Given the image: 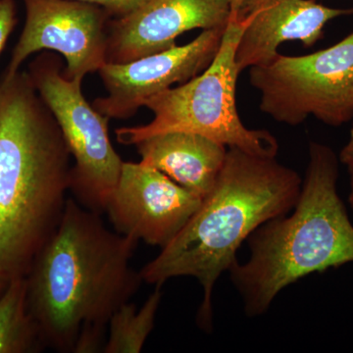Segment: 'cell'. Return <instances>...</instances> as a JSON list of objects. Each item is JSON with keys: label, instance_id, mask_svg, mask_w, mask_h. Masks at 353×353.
I'll return each mask as SVG.
<instances>
[{"label": "cell", "instance_id": "1", "mask_svg": "<svg viewBox=\"0 0 353 353\" xmlns=\"http://www.w3.org/2000/svg\"><path fill=\"white\" fill-rule=\"evenodd\" d=\"M137 245L111 232L99 213L67 199L26 275L28 308L44 347L102 352L111 316L143 282L130 263Z\"/></svg>", "mask_w": 353, "mask_h": 353}, {"label": "cell", "instance_id": "2", "mask_svg": "<svg viewBox=\"0 0 353 353\" xmlns=\"http://www.w3.org/2000/svg\"><path fill=\"white\" fill-rule=\"evenodd\" d=\"M70 152L28 72L0 79V270L27 275L57 229L70 190Z\"/></svg>", "mask_w": 353, "mask_h": 353}, {"label": "cell", "instance_id": "3", "mask_svg": "<svg viewBox=\"0 0 353 353\" xmlns=\"http://www.w3.org/2000/svg\"><path fill=\"white\" fill-rule=\"evenodd\" d=\"M303 179L275 157L229 148L214 187L175 238L139 271L143 282L163 285L172 278H196L203 290L196 322L213 327L216 282L236 260L241 243L255 230L290 213Z\"/></svg>", "mask_w": 353, "mask_h": 353}, {"label": "cell", "instance_id": "4", "mask_svg": "<svg viewBox=\"0 0 353 353\" xmlns=\"http://www.w3.org/2000/svg\"><path fill=\"white\" fill-rule=\"evenodd\" d=\"M339 158L328 145H309L301 194L290 213L248 239L250 259L230 275L250 318L265 314L281 290L313 273L353 262V225L338 192Z\"/></svg>", "mask_w": 353, "mask_h": 353}, {"label": "cell", "instance_id": "5", "mask_svg": "<svg viewBox=\"0 0 353 353\" xmlns=\"http://www.w3.org/2000/svg\"><path fill=\"white\" fill-rule=\"evenodd\" d=\"M245 25V20L230 18L212 63L187 83L148 99L143 106L152 111V122L116 130L118 141L134 145L164 132H185L252 154L277 157L275 137L265 130L248 129L236 108V83L241 72L236 50Z\"/></svg>", "mask_w": 353, "mask_h": 353}, {"label": "cell", "instance_id": "6", "mask_svg": "<svg viewBox=\"0 0 353 353\" xmlns=\"http://www.w3.org/2000/svg\"><path fill=\"white\" fill-rule=\"evenodd\" d=\"M260 94V110L297 126L313 116L329 126L353 120V32L325 50L303 57L280 54L250 69Z\"/></svg>", "mask_w": 353, "mask_h": 353}, {"label": "cell", "instance_id": "7", "mask_svg": "<svg viewBox=\"0 0 353 353\" xmlns=\"http://www.w3.org/2000/svg\"><path fill=\"white\" fill-rule=\"evenodd\" d=\"M61 58L41 53L29 66L34 87L54 115L75 164L70 172V190L83 208L105 212L122 170L123 161L109 138V118L90 105L82 81L63 75Z\"/></svg>", "mask_w": 353, "mask_h": 353}, {"label": "cell", "instance_id": "8", "mask_svg": "<svg viewBox=\"0 0 353 353\" xmlns=\"http://www.w3.org/2000/svg\"><path fill=\"white\" fill-rule=\"evenodd\" d=\"M24 29L6 72L19 71L30 55L52 50L66 59L63 75L82 81L108 63V26L112 16L102 7L78 0H24Z\"/></svg>", "mask_w": 353, "mask_h": 353}, {"label": "cell", "instance_id": "9", "mask_svg": "<svg viewBox=\"0 0 353 353\" xmlns=\"http://www.w3.org/2000/svg\"><path fill=\"white\" fill-rule=\"evenodd\" d=\"M201 201L154 167L124 162L105 212L117 233L163 248L182 231Z\"/></svg>", "mask_w": 353, "mask_h": 353}, {"label": "cell", "instance_id": "10", "mask_svg": "<svg viewBox=\"0 0 353 353\" xmlns=\"http://www.w3.org/2000/svg\"><path fill=\"white\" fill-rule=\"evenodd\" d=\"M224 30H208L192 43L174 46L125 64L105 63L99 70L108 94L92 106L109 119H128L145 102L175 83H187L212 63Z\"/></svg>", "mask_w": 353, "mask_h": 353}, {"label": "cell", "instance_id": "11", "mask_svg": "<svg viewBox=\"0 0 353 353\" xmlns=\"http://www.w3.org/2000/svg\"><path fill=\"white\" fill-rule=\"evenodd\" d=\"M230 18L227 0H146L132 12L109 21L106 61L129 63L170 50L185 32L224 30Z\"/></svg>", "mask_w": 353, "mask_h": 353}, {"label": "cell", "instance_id": "12", "mask_svg": "<svg viewBox=\"0 0 353 353\" xmlns=\"http://www.w3.org/2000/svg\"><path fill=\"white\" fill-rule=\"evenodd\" d=\"M350 14L353 9L332 8L315 0H266L245 19L236 50L239 71L272 63L287 41L311 48L323 38L327 23Z\"/></svg>", "mask_w": 353, "mask_h": 353}, {"label": "cell", "instance_id": "13", "mask_svg": "<svg viewBox=\"0 0 353 353\" xmlns=\"http://www.w3.org/2000/svg\"><path fill=\"white\" fill-rule=\"evenodd\" d=\"M134 146L141 161L201 199L214 187L228 152L222 143L185 132L157 134Z\"/></svg>", "mask_w": 353, "mask_h": 353}, {"label": "cell", "instance_id": "14", "mask_svg": "<svg viewBox=\"0 0 353 353\" xmlns=\"http://www.w3.org/2000/svg\"><path fill=\"white\" fill-rule=\"evenodd\" d=\"M43 347L28 308L26 276L11 278L0 296V353L38 352Z\"/></svg>", "mask_w": 353, "mask_h": 353}, {"label": "cell", "instance_id": "15", "mask_svg": "<svg viewBox=\"0 0 353 353\" xmlns=\"http://www.w3.org/2000/svg\"><path fill=\"white\" fill-rule=\"evenodd\" d=\"M162 285L154 292L141 308L130 301L122 304L108 323V339L104 343V353H139L154 328L155 317L161 303Z\"/></svg>", "mask_w": 353, "mask_h": 353}, {"label": "cell", "instance_id": "16", "mask_svg": "<svg viewBox=\"0 0 353 353\" xmlns=\"http://www.w3.org/2000/svg\"><path fill=\"white\" fill-rule=\"evenodd\" d=\"M17 23L15 0H0V54Z\"/></svg>", "mask_w": 353, "mask_h": 353}, {"label": "cell", "instance_id": "17", "mask_svg": "<svg viewBox=\"0 0 353 353\" xmlns=\"http://www.w3.org/2000/svg\"><path fill=\"white\" fill-rule=\"evenodd\" d=\"M78 1L101 6L105 9L112 18H119L136 10L139 6H143L146 0H78Z\"/></svg>", "mask_w": 353, "mask_h": 353}, {"label": "cell", "instance_id": "18", "mask_svg": "<svg viewBox=\"0 0 353 353\" xmlns=\"http://www.w3.org/2000/svg\"><path fill=\"white\" fill-rule=\"evenodd\" d=\"M231 8V17L243 21L259 9L266 0H227Z\"/></svg>", "mask_w": 353, "mask_h": 353}, {"label": "cell", "instance_id": "19", "mask_svg": "<svg viewBox=\"0 0 353 353\" xmlns=\"http://www.w3.org/2000/svg\"><path fill=\"white\" fill-rule=\"evenodd\" d=\"M339 160L347 167L350 178L353 179V126L350 130V139L345 148L341 150Z\"/></svg>", "mask_w": 353, "mask_h": 353}, {"label": "cell", "instance_id": "20", "mask_svg": "<svg viewBox=\"0 0 353 353\" xmlns=\"http://www.w3.org/2000/svg\"><path fill=\"white\" fill-rule=\"evenodd\" d=\"M10 277L8 275H6V273H3L1 270H0V296H1L2 292L6 290L7 285L9 284V281H10Z\"/></svg>", "mask_w": 353, "mask_h": 353}, {"label": "cell", "instance_id": "21", "mask_svg": "<svg viewBox=\"0 0 353 353\" xmlns=\"http://www.w3.org/2000/svg\"><path fill=\"white\" fill-rule=\"evenodd\" d=\"M348 202H350V208L353 211V179H352V183H350V197H348Z\"/></svg>", "mask_w": 353, "mask_h": 353}]
</instances>
